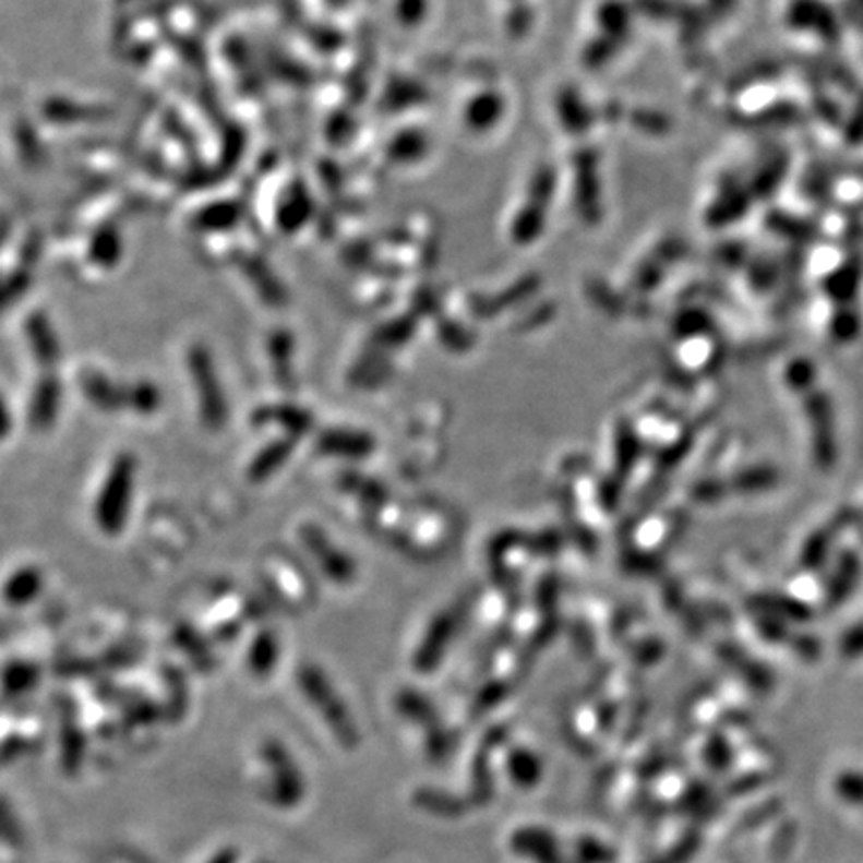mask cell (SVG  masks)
Segmentation results:
<instances>
[{"label":"cell","mask_w":863,"mask_h":863,"mask_svg":"<svg viewBox=\"0 0 863 863\" xmlns=\"http://www.w3.org/2000/svg\"><path fill=\"white\" fill-rule=\"evenodd\" d=\"M290 452H292V442L290 440H278L274 444H268L250 464V480L252 482H264L266 478H271L285 464L286 458L290 456Z\"/></svg>","instance_id":"9c48e42d"},{"label":"cell","mask_w":863,"mask_h":863,"mask_svg":"<svg viewBox=\"0 0 863 863\" xmlns=\"http://www.w3.org/2000/svg\"><path fill=\"white\" fill-rule=\"evenodd\" d=\"M254 422H259V424L278 422V424H285L288 432L300 434L308 428V416L292 406H266L259 412H254Z\"/></svg>","instance_id":"8fae6325"},{"label":"cell","mask_w":863,"mask_h":863,"mask_svg":"<svg viewBox=\"0 0 863 863\" xmlns=\"http://www.w3.org/2000/svg\"><path fill=\"white\" fill-rule=\"evenodd\" d=\"M860 522V512L855 508H841L834 514L831 520L822 524L817 530L807 536L802 552L800 566L805 572H817L828 564L834 546L838 544L841 534Z\"/></svg>","instance_id":"3957f363"},{"label":"cell","mask_w":863,"mask_h":863,"mask_svg":"<svg viewBox=\"0 0 863 863\" xmlns=\"http://www.w3.org/2000/svg\"><path fill=\"white\" fill-rule=\"evenodd\" d=\"M43 586V576L36 568L19 570L7 584H4V600L12 606H24L33 602Z\"/></svg>","instance_id":"30bf717a"},{"label":"cell","mask_w":863,"mask_h":863,"mask_svg":"<svg viewBox=\"0 0 863 863\" xmlns=\"http://www.w3.org/2000/svg\"><path fill=\"white\" fill-rule=\"evenodd\" d=\"M136 480V460L132 454H120L112 462L107 480L100 488L95 504V520L105 534H119L131 510L132 492Z\"/></svg>","instance_id":"7a4b0ae2"},{"label":"cell","mask_w":863,"mask_h":863,"mask_svg":"<svg viewBox=\"0 0 863 863\" xmlns=\"http://www.w3.org/2000/svg\"><path fill=\"white\" fill-rule=\"evenodd\" d=\"M840 654L848 660H855L863 656V620L853 624L850 630L843 632L840 639Z\"/></svg>","instance_id":"4fadbf2b"},{"label":"cell","mask_w":863,"mask_h":863,"mask_svg":"<svg viewBox=\"0 0 863 863\" xmlns=\"http://www.w3.org/2000/svg\"><path fill=\"white\" fill-rule=\"evenodd\" d=\"M786 379L802 404L805 422L810 427L814 464L822 472H831L840 458L834 404L829 400L828 394L817 386L812 367L802 360L793 362Z\"/></svg>","instance_id":"6da1fadb"},{"label":"cell","mask_w":863,"mask_h":863,"mask_svg":"<svg viewBox=\"0 0 863 863\" xmlns=\"http://www.w3.org/2000/svg\"><path fill=\"white\" fill-rule=\"evenodd\" d=\"M276 660H278V642H276L273 634H261L259 638L252 642L249 651V662L250 668L254 670V674H268L273 670Z\"/></svg>","instance_id":"7c38bea8"},{"label":"cell","mask_w":863,"mask_h":863,"mask_svg":"<svg viewBox=\"0 0 863 863\" xmlns=\"http://www.w3.org/2000/svg\"><path fill=\"white\" fill-rule=\"evenodd\" d=\"M83 391L88 398V403L95 404L96 408L105 412H119V410H132L136 404V386L119 388L115 382L93 374L83 380Z\"/></svg>","instance_id":"8992f818"},{"label":"cell","mask_w":863,"mask_h":863,"mask_svg":"<svg viewBox=\"0 0 863 863\" xmlns=\"http://www.w3.org/2000/svg\"><path fill=\"white\" fill-rule=\"evenodd\" d=\"M863 564L862 558L855 550H843L840 556L836 558L834 568L826 579L824 588V602L828 608H838L846 600L852 598L853 590L858 588L862 579Z\"/></svg>","instance_id":"5b68a950"},{"label":"cell","mask_w":863,"mask_h":863,"mask_svg":"<svg viewBox=\"0 0 863 863\" xmlns=\"http://www.w3.org/2000/svg\"><path fill=\"white\" fill-rule=\"evenodd\" d=\"M756 610L762 614L776 618V620H783L788 624L792 622H805L812 618V610L807 603L802 600H795L792 596H780V594H766V596H757Z\"/></svg>","instance_id":"52a82bcc"},{"label":"cell","mask_w":863,"mask_h":863,"mask_svg":"<svg viewBox=\"0 0 863 863\" xmlns=\"http://www.w3.org/2000/svg\"><path fill=\"white\" fill-rule=\"evenodd\" d=\"M190 372L196 382L199 392V408L204 427L211 430H220L228 420V404L218 379L214 374L213 364L202 352H196L190 360Z\"/></svg>","instance_id":"277c9868"},{"label":"cell","mask_w":863,"mask_h":863,"mask_svg":"<svg viewBox=\"0 0 863 863\" xmlns=\"http://www.w3.org/2000/svg\"><path fill=\"white\" fill-rule=\"evenodd\" d=\"M60 391L57 380L50 379L40 382V386L36 388L35 396L31 400V424L45 430L55 422V418L59 415Z\"/></svg>","instance_id":"ba28073f"},{"label":"cell","mask_w":863,"mask_h":863,"mask_svg":"<svg viewBox=\"0 0 863 863\" xmlns=\"http://www.w3.org/2000/svg\"><path fill=\"white\" fill-rule=\"evenodd\" d=\"M9 430H11V416H9V410H7L4 403L0 400V438L7 436Z\"/></svg>","instance_id":"5bb4252c"}]
</instances>
